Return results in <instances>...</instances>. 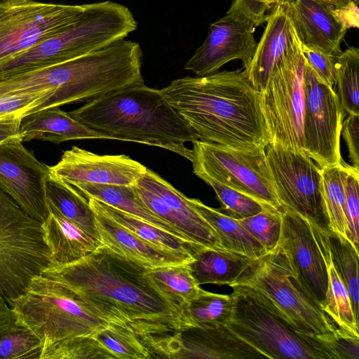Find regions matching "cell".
I'll use <instances>...</instances> for the list:
<instances>
[{
  "instance_id": "1",
  "label": "cell",
  "mask_w": 359,
  "mask_h": 359,
  "mask_svg": "<svg viewBox=\"0 0 359 359\" xmlns=\"http://www.w3.org/2000/svg\"><path fill=\"white\" fill-rule=\"evenodd\" d=\"M149 268L102 245L74 262H51L41 275L102 319L133 332L154 358H172L180 332L192 325L187 307L157 286Z\"/></svg>"
},
{
  "instance_id": "2",
  "label": "cell",
  "mask_w": 359,
  "mask_h": 359,
  "mask_svg": "<svg viewBox=\"0 0 359 359\" xmlns=\"http://www.w3.org/2000/svg\"><path fill=\"white\" fill-rule=\"evenodd\" d=\"M161 91L199 141L249 151L270 142L259 93L244 70L177 79Z\"/></svg>"
},
{
  "instance_id": "3",
  "label": "cell",
  "mask_w": 359,
  "mask_h": 359,
  "mask_svg": "<svg viewBox=\"0 0 359 359\" xmlns=\"http://www.w3.org/2000/svg\"><path fill=\"white\" fill-rule=\"evenodd\" d=\"M74 119L119 140L161 147L191 161L184 145L198 138L161 90L144 83L125 87L68 112Z\"/></svg>"
},
{
  "instance_id": "4",
  "label": "cell",
  "mask_w": 359,
  "mask_h": 359,
  "mask_svg": "<svg viewBox=\"0 0 359 359\" xmlns=\"http://www.w3.org/2000/svg\"><path fill=\"white\" fill-rule=\"evenodd\" d=\"M229 286L241 289L294 330L319 335L334 332L337 328L280 243L253 259Z\"/></svg>"
},
{
  "instance_id": "5",
  "label": "cell",
  "mask_w": 359,
  "mask_h": 359,
  "mask_svg": "<svg viewBox=\"0 0 359 359\" xmlns=\"http://www.w3.org/2000/svg\"><path fill=\"white\" fill-rule=\"evenodd\" d=\"M137 27L129 8L106 1L86 4L79 18L47 38L0 65V80L62 63L124 39Z\"/></svg>"
},
{
  "instance_id": "6",
  "label": "cell",
  "mask_w": 359,
  "mask_h": 359,
  "mask_svg": "<svg viewBox=\"0 0 359 359\" xmlns=\"http://www.w3.org/2000/svg\"><path fill=\"white\" fill-rule=\"evenodd\" d=\"M51 262L41 224L0 189V308L11 307Z\"/></svg>"
},
{
  "instance_id": "7",
  "label": "cell",
  "mask_w": 359,
  "mask_h": 359,
  "mask_svg": "<svg viewBox=\"0 0 359 359\" xmlns=\"http://www.w3.org/2000/svg\"><path fill=\"white\" fill-rule=\"evenodd\" d=\"M11 307L43 344L92 336L109 323L88 309L70 290L42 275L32 280Z\"/></svg>"
},
{
  "instance_id": "8",
  "label": "cell",
  "mask_w": 359,
  "mask_h": 359,
  "mask_svg": "<svg viewBox=\"0 0 359 359\" xmlns=\"http://www.w3.org/2000/svg\"><path fill=\"white\" fill-rule=\"evenodd\" d=\"M232 288L233 311L226 326L266 358L334 359L313 334L290 328L241 289Z\"/></svg>"
},
{
  "instance_id": "9",
  "label": "cell",
  "mask_w": 359,
  "mask_h": 359,
  "mask_svg": "<svg viewBox=\"0 0 359 359\" xmlns=\"http://www.w3.org/2000/svg\"><path fill=\"white\" fill-rule=\"evenodd\" d=\"M193 172L207 175L260 203L280 210L265 150H242L196 140Z\"/></svg>"
},
{
  "instance_id": "10",
  "label": "cell",
  "mask_w": 359,
  "mask_h": 359,
  "mask_svg": "<svg viewBox=\"0 0 359 359\" xmlns=\"http://www.w3.org/2000/svg\"><path fill=\"white\" fill-rule=\"evenodd\" d=\"M305 62L301 45L271 73L259 92L270 142L300 151H304Z\"/></svg>"
},
{
  "instance_id": "11",
  "label": "cell",
  "mask_w": 359,
  "mask_h": 359,
  "mask_svg": "<svg viewBox=\"0 0 359 359\" xmlns=\"http://www.w3.org/2000/svg\"><path fill=\"white\" fill-rule=\"evenodd\" d=\"M264 150L281 206L329 229L321 168L305 151L272 142Z\"/></svg>"
},
{
  "instance_id": "12",
  "label": "cell",
  "mask_w": 359,
  "mask_h": 359,
  "mask_svg": "<svg viewBox=\"0 0 359 359\" xmlns=\"http://www.w3.org/2000/svg\"><path fill=\"white\" fill-rule=\"evenodd\" d=\"M86 4H0V65L74 23Z\"/></svg>"
},
{
  "instance_id": "13",
  "label": "cell",
  "mask_w": 359,
  "mask_h": 359,
  "mask_svg": "<svg viewBox=\"0 0 359 359\" xmlns=\"http://www.w3.org/2000/svg\"><path fill=\"white\" fill-rule=\"evenodd\" d=\"M304 151L321 168L344 163L340 136L344 111L334 88L323 83L305 62Z\"/></svg>"
},
{
  "instance_id": "14",
  "label": "cell",
  "mask_w": 359,
  "mask_h": 359,
  "mask_svg": "<svg viewBox=\"0 0 359 359\" xmlns=\"http://www.w3.org/2000/svg\"><path fill=\"white\" fill-rule=\"evenodd\" d=\"M50 167L38 161L20 140L0 143V189L43 224L50 212L46 182Z\"/></svg>"
},
{
  "instance_id": "15",
  "label": "cell",
  "mask_w": 359,
  "mask_h": 359,
  "mask_svg": "<svg viewBox=\"0 0 359 359\" xmlns=\"http://www.w3.org/2000/svg\"><path fill=\"white\" fill-rule=\"evenodd\" d=\"M255 30V27L247 20L226 12L210 25L206 39L187 62L184 69L204 76L233 60H241L246 69L257 44Z\"/></svg>"
},
{
  "instance_id": "16",
  "label": "cell",
  "mask_w": 359,
  "mask_h": 359,
  "mask_svg": "<svg viewBox=\"0 0 359 359\" xmlns=\"http://www.w3.org/2000/svg\"><path fill=\"white\" fill-rule=\"evenodd\" d=\"M146 170L126 155H99L76 146L50 167L52 174L74 187L83 183L133 186Z\"/></svg>"
},
{
  "instance_id": "17",
  "label": "cell",
  "mask_w": 359,
  "mask_h": 359,
  "mask_svg": "<svg viewBox=\"0 0 359 359\" xmlns=\"http://www.w3.org/2000/svg\"><path fill=\"white\" fill-rule=\"evenodd\" d=\"M280 243L290 252L306 285L320 301H325L328 278L318 226L285 206H281Z\"/></svg>"
},
{
  "instance_id": "18",
  "label": "cell",
  "mask_w": 359,
  "mask_h": 359,
  "mask_svg": "<svg viewBox=\"0 0 359 359\" xmlns=\"http://www.w3.org/2000/svg\"><path fill=\"white\" fill-rule=\"evenodd\" d=\"M291 20L302 46L338 57L348 29L334 8L316 0H277Z\"/></svg>"
},
{
  "instance_id": "19",
  "label": "cell",
  "mask_w": 359,
  "mask_h": 359,
  "mask_svg": "<svg viewBox=\"0 0 359 359\" xmlns=\"http://www.w3.org/2000/svg\"><path fill=\"white\" fill-rule=\"evenodd\" d=\"M250 65L244 69L249 81L262 91L271 73L302 44L283 5L276 1L266 20Z\"/></svg>"
},
{
  "instance_id": "20",
  "label": "cell",
  "mask_w": 359,
  "mask_h": 359,
  "mask_svg": "<svg viewBox=\"0 0 359 359\" xmlns=\"http://www.w3.org/2000/svg\"><path fill=\"white\" fill-rule=\"evenodd\" d=\"M93 211L102 244L118 255L151 268L189 264L194 259L190 253L175 252L149 243L104 214Z\"/></svg>"
},
{
  "instance_id": "21",
  "label": "cell",
  "mask_w": 359,
  "mask_h": 359,
  "mask_svg": "<svg viewBox=\"0 0 359 359\" xmlns=\"http://www.w3.org/2000/svg\"><path fill=\"white\" fill-rule=\"evenodd\" d=\"M179 342L175 358H266L226 325L188 327L180 332Z\"/></svg>"
},
{
  "instance_id": "22",
  "label": "cell",
  "mask_w": 359,
  "mask_h": 359,
  "mask_svg": "<svg viewBox=\"0 0 359 359\" xmlns=\"http://www.w3.org/2000/svg\"><path fill=\"white\" fill-rule=\"evenodd\" d=\"M157 194L173 215L174 229L189 242L211 248H223L211 226L188 201V198L154 171L147 169L137 180Z\"/></svg>"
},
{
  "instance_id": "23",
  "label": "cell",
  "mask_w": 359,
  "mask_h": 359,
  "mask_svg": "<svg viewBox=\"0 0 359 359\" xmlns=\"http://www.w3.org/2000/svg\"><path fill=\"white\" fill-rule=\"evenodd\" d=\"M20 129L22 142L32 140L49 141L58 144L71 140L107 139L118 137L95 130L72 118L59 107L43 109L25 116Z\"/></svg>"
},
{
  "instance_id": "24",
  "label": "cell",
  "mask_w": 359,
  "mask_h": 359,
  "mask_svg": "<svg viewBox=\"0 0 359 359\" xmlns=\"http://www.w3.org/2000/svg\"><path fill=\"white\" fill-rule=\"evenodd\" d=\"M50 215L41 224L44 238L51 252L52 262L66 264L94 252L102 242L83 231L63 216L48 201Z\"/></svg>"
},
{
  "instance_id": "25",
  "label": "cell",
  "mask_w": 359,
  "mask_h": 359,
  "mask_svg": "<svg viewBox=\"0 0 359 359\" xmlns=\"http://www.w3.org/2000/svg\"><path fill=\"white\" fill-rule=\"evenodd\" d=\"M189 264L198 285L211 283L229 285L245 271L253 259L224 248L198 245Z\"/></svg>"
},
{
  "instance_id": "26",
  "label": "cell",
  "mask_w": 359,
  "mask_h": 359,
  "mask_svg": "<svg viewBox=\"0 0 359 359\" xmlns=\"http://www.w3.org/2000/svg\"><path fill=\"white\" fill-rule=\"evenodd\" d=\"M188 201L217 234L224 249L256 259L267 252L238 222L218 210L205 205L200 200Z\"/></svg>"
},
{
  "instance_id": "27",
  "label": "cell",
  "mask_w": 359,
  "mask_h": 359,
  "mask_svg": "<svg viewBox=\"0 0 359 359\" xmlns=\"http://www.w3.org/2000/svg\"><path fill=\"white\" fill-rule=\"evenodd\" d=\"M43 342L12 307L0 308V359H40Z\"/></svg>"
},
{
  "instance_id": "28",
  "label": "cell",
  "mask_w": 359,
  "mask_h": 359,
  "mask_svg": "<svg viewBox=\"0 0 359 359\" xmlns=\"http://www.w3.org/2000/svg\"><path fill=\"white\" fill-rule=\"evenodd\" d=\"M46 193L48 201L63 216L92 237L100 241L95 212L88 200L71 184L50 172L46 182Z\"/></svg>"
},
{
  "instance_id": "29",
  "label": "cell",
  "mask_w": 359,
  "mask_h": 359,
  "mask_svg": "<svg viewBox=\"0 0 359 359\" xmlns=\"http://www.w3.org/2000/svg\"><path fill=\"white\" fill-rule=\"evenodd\" d=\"M74 187L88 198L96 199L187 241L168 223L148 210L137 198L133 186L83 183Z\"/></svg>"
},
{
  "instance_id": "30",
  "label": "cell",
  "mask_w": 359,
  "mask_h": 359,
  "mask_svg": "<svg viewBox=\"0 0 359 359\" xmlns=\"http://www.w3.org/2000/svg\"><path fill=\"white\" fill-rule=\"evenodd\" d=\"M318 230L328 278L323 309L338 327L359 334L358 321L355 318L348 292L331 259L328 229L318 226Z\"/></svg>"
},
{
  "instance_id": "31",
  "label": "cell",
  "mask_w": 359,
  "mask_h": 359,
  "mask_svg": "<svg viewBox=\"0 0 359 359\" xmlns=\"http://www.w3.org/2000/svg\"><path fill=\"white\" fill-rule=\"evenodd\" d=\"M93 210L109 217L121 226L153 244L191 255L199 245L190 243L133 215L125 212L94 198H88Z\"/></svg>"
},
{
  "instance_id": "32",
  "label": "cell",
  "mask_w": 359,
  "mask_h": 359,
  "mask_svg": "<svg viewBox=\"0 0 359 359\" xmlns=\"http://www.w3.org/2000/svg\"><path fill=\"white\" fill-rule=\"evenodd\" d=\"M350 165L345 162L321 168L329 229L347 238L344 181Z\"/></svg>"
},
{
  "instance_id": "33",
  "label": "cell",
  "mask_w": 359,
  "mask_h": 359,
  "mask_svg": "<svg viewBox=\"0 0 359 359\" xmlns=\"http://www.w3.org/2000/svg\"><path fill=\"white\" fill-rule=\"evenodd\" d=\"M327 236L332 261L348 292L358 321V249L347 238L330 229Z\"/></svg>"
},
{
  "instance_id": "34",
  "label": "cell",
  "mask_w": 359,
  "mask_h": 359,
  "mask_svg": "<svg viewBox=\"0 0 359 359\" xmlns=\"http://www.w3.org/2000/svg\"><path fill=\"white\" fill-rule=\"evenodd\" d=\"M233 300L231 294L201 292L187 305L192 326L218 327L226 325L231 318Z\"/></svg>"
},
{
  "instance_id": "35",
  "label": "cell",
  "mask_w": 359,
  "mask_h": 359,
  "mask_svg": "<svg viewBox=\"0 0 359 359\" xmlns=\"http://www.w3.org/2000/svg\"><path fill=\"white\" fill-rule=\"evenodd\" d=\"M148 273L162 291L185 307L202 290L189 264L149 268Z\"/></svg>"
},
{
  "instance_id": "36",
  "label": "cell",
  "mask_w": 359,
  "mask_h": 359,
  "mask_svg": "<svg viewBox=\"0 0 359 359\" xmlns=\"http://www.w3.org/2000/svg\"><path fill=\"white\" fill-rule=\"evenodd\" d=\"M336 84L341 107L348 114H359V49L349 47L336 63Z\"/></svg>"
},
{
  "instance_id": "37",
  "label": "cell",
  "mask_w": 359,
  "mask_h": 359,
  "mask_svg": "<svg viewBox=\"0 0 359 359\" xmlns=\"http://www.w3.org/2000/svg\"><path fill=\"white\" fill-rule=\"evenodd\" d=\"M92 337L117 359L153 358L152 352L130 330L109 323Z\"/></svg>"
},
{
  "instance_id": "38",
  "label": "cell",
  "mask_w": 359,
  "mask_h": 359,
  "mask_svg": "<svg viewBox=\"0 0 359 359\" xmlns=\"http://www.w3.org/2000/svg\"><path fill=\"white\" fill-rule=\"evenodd\" d=\"M196 176L214 189L221 205L218 210L231 218L245 219L262 212L266 207H271L207 175L198 174Z\"/></svg>"
},
{
  "instance_id": "39",
  "label": "cell",
  "mask_w": 359,
  "mask_h": 359,
  "mask_svg": "<svg viewBox=\"0 0 359 359\" xmlns=\"http://www.w3.org/2000/svg\"><path fill=\"white\" fill-rule=\"evenodd\" d=\"M113 358L92 336L76 337L43 344L40 359Z\"/></svg>"
},
{
  "instance_id": "40",
  "label": "cell",
  "mask_w": 359,
  "mask_h": 359,
  "mask_svg": "<svg viewBox=\"0 0 359 359\" xmlns=\"http://www.w3.org/2000/svg\"><path fill=\"white\" fill-rule=\"evenodd\" d=\"M237 220L267 252L279 244L282 231L281 209L266 207L253 216Z\"/></svg>"
},
{
  "instance_id": "41",
  "label": "cell",
  "mask_w": 359,
  "mask_h": 359,
  "mask_svg": "<svg viewBox=\"0 0 359 359\" xmlns=\"http://www.w3.org/2000/svg\"><path fill=\"white\" fill-rule=\"evenodd\" d=\"M359 172L351 165L345 181V216L347 238L358 249L359 245Z\"/></svg>"
},
{
  "instance_id": "42",
  "label": "cell",
  "mask_w": 359,
  "mask_h": 359,
  "mask_svg": "<svg viewBox=\"0 0 359 359\" xmlns=\"http://www.w3.org/2000/svg\"><path fill=\"white\" fill-rule=\"evenodd\" d=\"M53 89L11 95L0 97V120L22 118L27 113L49 98Z\"/></svg>"
},
{
  "instance_id": "43",
  "label": "cell",
  "mask_w": 359,
  "mask_h": 359,
  "mask_svg": "<svg viewBox=\"0 0 359 359\" xmlns=\"http://www.w3.org/2000/svg\"><path fill=\"white\" fill-rule=\"evenodd\" d=\"M313 337L332 353L334 359L359 358V334L337 327L334 332Z\"/></svg>"
},
{
  "instance_id": "44",
  "label": "cell",
  "mask_w": 359,
  "mask_h": 359,
  "mask_svg": "<svg viewBox=\"0 0 359 359\" xmlns=\"http://www.w3.org/2000/svg\"><path fill=\"white\" fill-rule=\"evenodd\" d=\"M306 62L325 84L334 88L336 84L337 57L323 51L302 46Z\"/></svg>"
},
{
  "instance_id": "45",
  "label": "cell",
  "mask_w": 359,
  "mask_h": 359,
  "mask_svg": "<svg viewBox=\"0 0 359 359\" xmlns=\"http://www.w3.org/2000/svg\"><path fill=\"white\" fill-rule=\"evenodd\" d=\"M274 4L271 0H234L227 12L247 20L257 27L266 22Z\"/></svg>"
},
{
  "instance_id": "46",
  "label": "cell",
  "mask_w": 359,
  "mask_h": 359,
  "mask_svg": "<svg viewBox=\"0 0 359 359\" xmlns=\"http://www.w3.org/2000/svg\"><path fill=\"white\" fill-rule=\"evenodd\" d=\"M348 150L351 167L359 172V114H348L341 131Z\"/></svg>"
},
{
  "instance_id": "47",
  "label": "cell",
  "mask_w": 359,
  "mask_h": 359,
  "mask_svg": "<svg viewBox=\"0 0 359 359\" xmlns=\"http://www.w3.org/2000/svg\"><path fill=\"white\" fill-rule=\"evenodd\" d=\"M22 118H11L0 120V143L11 140L22 142L24 134L20 129Z\"/></svg>"
},
{
  "instance_id": "48",
  "label": "cell",
  "mask_w": 359,
  "mask_h": 359,
  "mask_svg": "<svg viewBox=\"0 0 359 359\" xmlns=\"http://www.w3.org/2000/svg\"><path fill=\"white\" fill-rule=\"evenodd\" d=\"M334 9H343L358 6V0H316Z\"/></svg>"
},
{
  "instance_id": "49",
  "label": "cell",
  "mask_w": 359,
  "mask_h": 359,
  "mask_svg": "<svg viewBox=\"0 0 359 359\" xmlns=\"http://www.w3.org/2000/svg\"><path fill=\"white\" fill-rule=\"evenodd\" d=\"M31 1L32 0H0V4H22Z\"/></svg>"
},
{
  "instance_id": "50",
  "label": "cell",
  "mask_w": 359,
  "mask_h": 359,
  "mask_svg": "<svg viewBox=\"0 0 359 359\" xmlns=\"http://www.w3.org/2000/svg\"><path fill=\"white\" fill-rule=\"evenodd\" d=\"M271 1L275 4L277 0H271Z\"/></svg>"
}]
</instances>
